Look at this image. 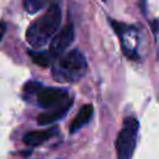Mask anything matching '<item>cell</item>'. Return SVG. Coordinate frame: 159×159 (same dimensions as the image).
Instances as JSON below:
<instances>
[{"label":"cell","mask_w":159,"mask_h":159,"mask_svg":"<svg viewBox=\"0 0 159 159\" xmlns=\"http://www.w3.org/2000/svg\"><path fill=\"white\" fill-rule=\"evenodd\" d=\"M5 31H6V25H5V22H4V21H0V40L2 39V36H4Z\"/></svg>","instance_id":"13"},{"label":"cell","mask_w":159,"mask_h":159,"mask_svg":"<svg viewBox=\"0 0 159 159\" xmlns=\"http://www.w3.org/2000/svg\"><path fill=\"white\" fill-rule=\"evenodd\" d=\"M61 24V9L57 4H51L47 11L35 20L26 31V40L32 47H42L52 41Z\"/></svg>","instance_id":"1"},{"label":"cell","mask_w":159,"mask_h":159,"mask_svg":"<svg viewBox=\"0 0 159 159\" xmlns=\"http://www.w3.org/2000/svg\"><path fill=\"white\" fill-rule=\"evenodd\" d=\"M37 103L43 108H53L70 101L67 91L57 87H41L36 93Z\"/></svg>","instance_id":"4"},{"label":"cell","mask_w":159,"mask_h":159,"mask_svg":"<svg viewBox=\"0 0 159 159\" xmlns=\"http://www.w3.org/2000/svg\"><path fill=\"white\" fill-rule=\"evenodd\" d=\"M57 132H58L57 127H50V128L42 129V130H31L24 135L22 140L27 145L36 147V145H40V144L45 143L46 140L51 139L52 137H55L57 134Z\"/></svg>","instance_id":"7"},{"label":"cell","mask_w":159,"mask_h":159,"mask_svg":"<svg viewBox=\"0 0 159 159\" xmlns=\"http://www.w3.org/2000/svg\"><path fill=\"white\" fill-rule=\"evenodd\" d=\"M22 2L25 10L30 14L39 12L45 5V0H22Z\"/></svg>","instance_id":"10"},{"label":"cell","mask_w":159,"mask_h":159,"mask_svg":"<svg viewBox=\"0 0 159 159\" xmlns=\"http://www.w3.org/2000/svg\"><path fill=\"white\" fill-rule=\"evenodd\" d=\"M30 56L32 58V62H35L36 65L39 66H42V67H48L53 60L56 58L50 51H39V52H35V51H31L30 52Z\"/></svg>","instance_id":"9"},{"label":"cell","mask_w":159,"mask_h":159,"mask_svg":"<svg viewBox=\"0 0 159 159\" xmlns=\"http://www.w3.org/2000/svg\"><path fill=\"white\" fill-rule=\"evenodd\" d=\"M103 1H107V0H103Z\"/></svg>","instance_id":"14"},{"label":"cell","mask_w":159,"mask_h":159,"mask_svg":"<svg viewBox=\"0 0 159 159\" xmlns=\"http://www.w3.org/2000/svg\"><path fill=\"white\" fill-rule=\"evenodd\" d=\"M86 70L87 62L84 56L80 51L72 50L57 58L52 66V75L60 83H71L81 80L84 76Z\"/></svg>","instance_id":"2"},{"label":"cell","mask_w":159,"mask_h":159,"mask_svg":"<svg viewBox=\"0 0 159 159\" xmlns=\"http://www.w3.org/2000/svg\"><path fill=\"white\" fill-rule=\"evenodd\" d=\"M71 106H72V101H68V102H66L61 106L50 108V109L40 113L39 117H37V123L41 124V125H47V124L55 123L56 120H58V119H61L66 116V113L68 112Z\"/></svg>","instance_id":"6"},{"label":"cell","mask_w":159,"mask_h":159,"mask_svg":"<svg viewBox=\"0 0 159 159\" xmlns=\"http://www.w3.org/2000/svg\"><path fill=\"white\" fill-rule=\"evenodd\" d=\"M139 130V122L134 117H127L123 120V127L118 133L116 140V150L118 159H132L137 137Z\"/></svg>","instance_id":"3"},{"label":"cell","mask_w":159,"mask_h":159,"mask_svg":"<svg viewBox=\"0 0 159 159\" xmlns=\"http://www.w3.org/2000/svg\"><path fill=\"white\" fill-rule=\"evenodd\" d=\"M92 114H93V106L89 103L83 104L70 124V133L73 134L77 130H80L86 123H88V120L92 118Z\"/></svg>","instance_id":"8"},{"label":"cell","mask_w":159,"mask_h":159,"mask_svg":"<svg viewBox=\"0 0 159 159\" xmlns=\"http://www.w3.org/2000/svg\"><path fill=\"white\" fill-rule=\"evenodd\" d=\"M152 30H153V34L154 35H157L159 32V19L152 21Z\"/></svg>","instance_id":"12"},{"label":"cell","mask_w":159,"mask_h":159,"mask_svg":"<svg viewBox=\"0 0 159 159\" xmlns=\"http://www.w3.org/2000/svg\"><path fill=\"white\" fill-rule=\"evenodd\" d=\"M41 87H42V86H41V83H39V82H27V83L25 84V87H24V91H25L26 93L34 94V93H37Z\"/></svg>","instance_id":"11"},{"label":"cell","mask_w":159,"mask_h":159,"mask_svg":"<svg viewBox=\"0 0 159 159\" xmlns=\"http://www.w3.org/2000/svg\"><path fill=\"white\" fill-rule=\"evenodd\" d=\"M73 39H75L73 25L71 22H68L62 27V30L56 36H53V39L51 41V46H50V52L55 57L61 56L63 53V51L72 43Z\"/></svg>","instance_id":"5"}]
</instances>
